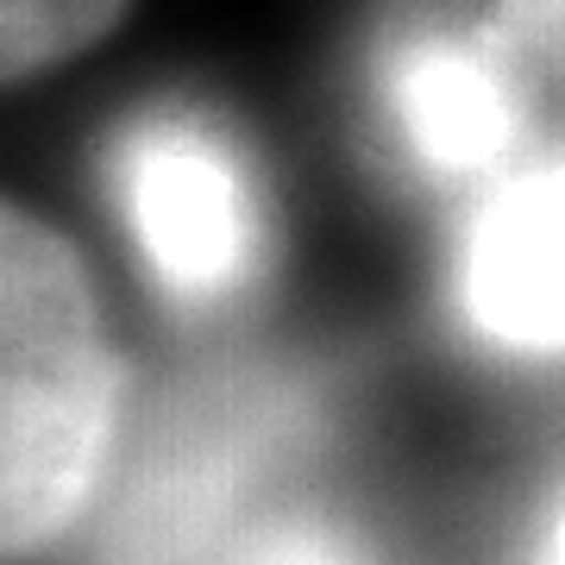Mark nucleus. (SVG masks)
<instances>
[{
    "mask_svg": "<svg viewBox=\"0 0 565 565\" xmlns=\"http://www.w3.org/2000/svg\"><path fill=\"white\" fill-rule=\"evenodd\" d=\"M126 0H0L7 25V82H39L120 25Z\"/></svg>",
    "mask_w": 565,
    "mask_h": 565,
    "instance_id": "nucleus-8",
    "label": "nucleus"
},
{
    "mask_svg": "<svg viewBox=\"0 0 565 565\" xmlns=\"http://www.w3.org/2000/svg\"><path fill=\"white\" fill-rule=\"evenodd\" d=\"M490 13L541 57V70L565 88V0H490Z\"/></svg>",
    "mask_w": 565,
    "mask_h": 565,
    "instance_id": "nucleus-9",
    "label": "nucleus"
},
{
    "mask_svg": "<svg viewBox=\"0 0 565 565\" xmlns=\"http://www.w3.org/2000/svg\"><path fill=\"white\" fill-rule=\"evenodd\" d=\"M221 565H427V541L345 459L264 503Z\"/></svg>",
    "mask_w": 565,
    "mask_h": 565,
    "instance_id": "nucleus-6",
    "label": "nucleus"
},
{
    "mask_svg": "<svg viewBox=\"0 0 565 565\" xmlns=\"http://www.w3.org/2000/svg\"><path fill=\"white\" fill-rule=\"evenodd\" d=\"M553 88L490 0H371L345 51L364 170L440 226L553 139Z\"/></svg>",
    "mask_w": 565,
    "mask_h": 565,
    "instance_id": "nucleus-3",
    "label": "nucleus"
},
{
    "mask_svg": "<svg viewBox=\"0 0 565 565\" xmlns=\"http://www.w3.org/2000/svg\"><path fill=\"white\" fill-rule=\"evenodd\" d=\"M88 195L177 340H239L270 308L282 277L277 170L221 95L195 82L126 95L88 139Z\"/></svg>",
    "mask_w": 565,
    "mask_h": 565,
    "instance_id": "nucleus-2",
    "label": "nucleus"
},
{
    "mask_svg": "<svg viewBox=\"0 0 565 565\" xmlns=\"http://www.w3.org/2000/svg\"><path fill=\"white\" fill-rule=\"evenodd\" d=\"M427 315L471 377L565 384V126L440 226Z\"/></svg>",
    "mask_w": 565,
    "mask_h": 565,
    "instance_id": "nucleus-5",
    "label": "nucleus"
},
{
    "mask_svg": "<svg viewBox=\"0 0 565 565\" xmlns=\"http://www.w3.org/2000/svg\"><path fill=\"white\" fill-rule=\"evenodd\" d=\"M465 565H565V434L522 459L490 503Z\"/></svg>",
    "mask_w": 565,
    "mask_h": 565,
    "instance_id": "nucleus-7",
    "label": "nucleus"
},
{
    "mask_svg": "<svg viewBox=\"0 0 565 565\" xmlns=\"http://www.w3.org/2000/svg\"><path fill=\"white\" fill-rule=\"evenodd\" d=\"M7 559L44 565L82 534L132 434V364L82 245L32 202L7 207Z\"/></svg>",
    "mask_w": 565,
    "mask_h": 565,
    "instance_id": "nucleus-4",
    "label": "nucleus"
},
{
    "mask_svg": "<svg viewBox=\"0 0 565 565\" xmlns=\"http://www.w3.org/2000/svg\"><path fill=\"white\" fill-rule=\"evenodd\" d=\"M359 384L321 345L221 340L170 364L63 565H221L289 484L352 459Z\"/></svg>",
    "mask_w": 565,
    "mask_h": 565,
    "instance_id": "nucleus-1",
    "label": "nucleus"
}]
</instances>
